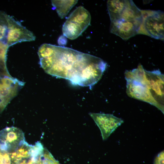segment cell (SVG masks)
Listing matches in <instances>:
<instances>
[{
    "instance_id": "obj_8",
    "label": "cell",
    "mask_w": 164,
    "mask_h": 164,
    "mask_svg": "<svg viewBox=\"0 0 164 164\" xmlns=\"http://www.w3.org/2000/svg\"><path fill=\"white\" fill-rule=\"evenodd\" d=\"M142 24L119 19L111 21L110 30L111 33L127 40L139 33Z\"/></svg>"
},
{
    "instance_id": "obj_4",
    "label": "cell",
    "mask_w": 164,
    "mask_h": 164,
    "mask_svg": "<svg viewBox=\"0 0 164 164\" xmlns=\"http://www.w3.org/2000/svg\"><path fill=\"white\" fill-rule=\"evenodd\" d=\"M146 34L156 39H164V12L160 11H142Z\"/></svg>"
},
{
    "instance_id": "obj_6",
    "label": "cell",
    "mask_w": 164,
    "mask_h": 164,
    "mask_svg": "<svg viewBox=\"0 0 164 164\" xmlns=\"http://www.w3.org/2000/svg\"><path fill=\"white\" fill-rule=\"evenodd\" d=\"M25 141L24 135L20 129L7 127L0 131V145L8 153L15 151Z\"/></svg>"
},
{
    "instance_id": "obj_9",
    "label": "cell",
    "mask_w": 164,
    "mask_h": 164,
    "mask_svg": "<svg viewBox=\"0 0 164 164\" xmlns=\"http://www.w3.org/2000/svg\"><path fill=\"white\" fill-rule=\"evenodd\" d=\"M119 19L141 23L143 21L142 10L137 7L132 0H127Z\"/></svg>"
},
{
    "instance_id": "obj_13",
    "label": "cell",
    "mask_w": 164,
    "mask_h": 164,
    "mask_svg": "<svg viewBox=\"0 0 164 164\" xmlns=\"http://www.w3.org/2000/svg\"><path fill=\"white\" fill-rule=\"evenodd\" d=\"M9 47L5 42L0 41V70L5 72H8L6 66V58Z\"/></svg>"
},
{
    "instance_id": "obj_11",
    "label": "cell",
    "mask_w": 164,
    "mask_h": 164,
    "mask_svg": "<svg viewBox=\"0 0 164 164\" xmlns=\"http://www.w3.org/2000/svg\"><path fill=\"white\" fill-rule=\"evenodd\" d=\"M51 2L58 16L63 19L77 4L78 0H51Z\"/></svg>"
},
{
    "instance_id": "obj_15",
    "label": "cell",
    "mask_w": 164,
    "mask_h": 164,
    "mask_svg": "<svg viewBox=\"0 0 164 164\" xmlns=\"http://www.w3.org/2000/svg\"><path fill=\"white\" fill-rule=\"evenodd\" d=\"M154 164H164V151L159 153L155 158Z\"/></svg>"
},
{
    "instance_id": "obj_5",
    "label": "cell",
    "mask_w": 164,
    "mask_h": 164,
    "mask_svg": "<svg viewBox=\"0 0 164 164\" xmlns=\"http://www.w3.org/2000/svg\"><path fill=\"white\" fill-rule=\"evenodd\" d=\"M8 29L6 42L9 47L18 43L34 41L33 33L12 16H8Z\"/></svg>"
},
{
    "instance_id": "obj_17",
    "label": "cell",
    "mask_w": 164,
    "mask_h": 164,
    "mask_svg": "<svg viewBox=\"0 0 164 164\" xmlns=\"http://www.w3.org/2000/svg\"><path fill=\"white\" fill-rule=\"evenodd\" d=\"M5 151L3 150L0 145V164H3V157Z\"/></svg>"
},
{
    "instance_id": "obj_14",
    "label": "cell",
    "mask_w": 164,
    "mask_h": 164,
    "mask_svg": "<svg viewBox=\"0 0 164 164\" xmlns=\"http://www.w3.org/2000/svg\"><path fill=\"white\" fill-rule=\"evenodd\" d=\"M42 164H60L45 148L42 155Z\"/></svg>"
},
{
    "instance_id": "obj_10",
    "label": "cell",
    "mask_w": 164,
    "mask_h": 164,
    "mask_svg": "<svg viewBox=\"0 0 164 164\" xmlns=\"http://www.w3.org/2000/svg\"><path fill=\"white\" fill-rule=\"evenodd\" d=\"M127 0H111L107 2V7L111 21L118 19L124 9Z\"/></svg>"
},
{
    "instance_id": "obj_1",
    "label": "cell",
    "mask_w": 164,
    "mask_h": 164,
    "mask_svg": "<svg viewBox=\"0 0 164 164\" xmlns=\"http://www.w3.org/2000/svg\"><path fill=\"white\" fill-rule=\"evenodd\" d=\"M38 53L40 66L47 73L90 89L100 80L107 67L100 58L64 46L44 43Z\"/></svg>"
},
{
    "instance_id": "obj_16",
    "label": "cell",
    "mask_w": 164,
    "mask_h": 164,
    "mask_svg": "<svg viewBox=\"0 0 164 164\" xmlns=\"http://www.w3.org/2000/svg\"><path fill=\"white\" fill-rule=\"evenodd\" d=\"M66 37L63 36H61L58 39V43L60 45H66L67 43V39Z\"/></svg>"
},
{
    "instance_id": "obj_2",
    "label": "cell",
    "mask_w": 164,
    "mask_h": 164,
    "mask_svg": "<svg viewBox=\"0 0 164 164\" xmlns=\"http://www.w3.org/2000/svg\"><path fill=\"white\" fill-rule=\"evenodd\" d=\"M125 76L129 96L153 105L164 113V75L159 70L148 71L140 64L126 70Z\"/></svg>"
},
{
    "instance_id": "obj_3",
    "label": "cell",
    "mask_w": 164,
    "mask_h": 164,
    "mask_svg": "<svg viewBox=\"0 0 164 164\" xmlns=\"http://www.w3.org/2000/svg\"><path fill=\"white\" fill-rule=\"evenodd\" d=\"M91 16L83 6L77 7L70 15L63 25V36L73 40L80 36L90 25Z\"/></svg>"
},
{
    "instance_id": "obj_12",
    "label": "cell",
    "mask_w": 164,
    "mask_h": 164,
    "mask_svg": "<svg viewBox=\"0 0 164 164\" xmlns=\"http://www.w3.org/2000/svg\"><path fill=\"white\" fill-rule=\"evenodd\" d=\"M8 15L5 13L0 11V41L6 43L8 29Z\"/></svg>"
},
{
    "instance_id": "obj_7",
    "label": "cell",
    "mask_w": 164,
    "mask_h": 164,
    "mask_svg": "<svg viewBox=\"0 0 164 164\" xmlns=\"http://www.w3.org/2000/svg\"><path fill=\"white\" fill-rule=\"evenodd\" d=\"M89 114L99 127L103 141L124 122L121 118L112 114L90 113Z\"/></svg>"
}]
</instances>
